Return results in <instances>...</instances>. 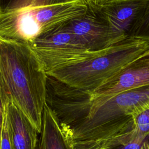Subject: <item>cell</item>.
<instances>
[{"label":"cell","instance_id":"obj_9","mask_svg":"<svg viewBox=\"0 0 149 149\" xmlns=\"http://www.w3.org/2000/svg\"><path fill=\"white\" fill-rule=\"evenodd\" d=\"M132 118L134 137L145 140L149 136V108L144 109Z\"/></svg>","mask_w":149,"mask_h":149},{"label":"cell","instance_id":"obj_6","mask_svg":"<svg viewBox=\"0 0 149 149\" xmlns=\"http://www.w3.org/2000/svg\"><path fill=\"white\" fill-rule=\"evenodd\" d=\"M63 27L73 34L81 46L88 51H98L108 47V23L101 10L87 8L83 15L68 21Z\"/></svg>","mask_w":149,"mask_h":149},{"label":"cell","instance_id":"obj_16","mask_svg":"<svg viewBox=\"0 0 149 149\" xmlns=\"http://www.w3.org/2000/svg\"><path fill=\"white\" fill-rule=\"evenodd\" d=\"M144 141V139L136 138L130 141L123 146H120L113 149H140Z\"/></svg>","mask_w":149,"mask_h":149},{"label":"cell","instance_id":"obj_1","mask_svg":"<svg viewBox=\"0 0 149 149\" xmlns=\"http://www.w3.org/2000/svg\"><path fill=\"white\" fill-rule=\"evenodd\" d=\"M47 74L27 44L0 37V91L30 119L39 133Z\"/></svg>","mask_w":149,"mask_h":149},{"label":"cell","instance_id":"obj_4","mask_svg":"<svg viewBox=\"0 0 149 149\" xmlns=\"http://www.w3.org/2000/svg\"><path fill=\"white\" fill-rule=\"evenodd\" d=\"M147 0H107L101 12L108 26V46L134 38Z\"/></svg>","mask_w":149,"mask_h":149},{"label":"cell","instance_id":"obj_7","mask_svg":"<svg viewBox=\"0 0 149 149\" xmlns=\"http://www.w3.org/2000/svg\"><path fill=\"white\" fill-rule=\"evenodd\" d=\"M6 116L13 149H35L39 132L28 116L12 102Z\"/></svg>","mask_w":149,"mask_h":149},{"label":"cell","instance_id":"obj_2","mask_svg":"<svg viewBox=\"0 0 149 149\" xmlns=\"http://www.w3.org/2000/svg\"><path fill=\"white\" fill-rule=\"evenodd\" d=\"M149 50V43L131 38L93 52L89 56L54 68L48 75L92 93L129 62Z\"/></svg>","mask_w":149,"mask_h":149},{"label":"cell","instance_id":"obj_8","mask_svg":"<svg viewBox=\"0 0 149 149\" xmlns=\"http://www.w3.org/2000/svg\"><path fill=\"white\" fill-rule=\"evenodd\" d=\"M35 149H73L51 109L44 104L41 126Z\"/></svg>","mask_w":149,"mask_h":149},{"label":"cell","instance_id":"obj_17","mask_svg":"<svg viewBox=\"0 0 149 149\" xmlns=\"http://www.w3.org/2000/svg\"><path fill=\"white\" fill-rule=\"evenodd\" d=\"M140 149H149V142L147 141H144Z\"/></svg>","mask_w":149,"mask_h":149},{"label":"cell","instance_id":"obj_14","mask_svg":"<svg viewBox=\"0 0 149 149\" xmlns=\"http://www.w3.org/2000/svg\"><path fill=\"white\" fill-rule=\"evenodd\" d=\"M10 101L0 91V141L1 133L6 113L7 107Z\"/></svg>","mask_w":149,"mask_h":149},{"label":"cell","instance_id":"obj_15","mask_svg":"<svg viewBox=\"0 0 149 149\" xmlns=\"http://www.w3.org/2000/svg\"><path fill=\"white\" fill-rule=\"evenodd\" d=\"M88 9L94 10H100L107 0H79Z\"/></svg>","mask_w":149,"mask_h":149},{"label":"cell","instance_id":"obj_12","mask_svg":"<svg viewBox=\"0 0 149 149\" xmlns=\"http://www.w3.org/2000/svg\"><path fill=\"white\" fill-rule=\"evenodd\" d=\"M0 149H13L6 116L1 133L0 141Z\"/></svg>","mask_w":149,"mask_h":149},{"label":"cell","instance_id":"obj_3","mask_svg":"<svg viewBox=\"0 0 149 149\" xmlns=\"http://www.w3.org/2000/svg\"><path fill=\"white\" fill-rule=\"evenodd\" d=\"M80 1L0 12V37L30 45L41 35L83 15Z\"/></svg>","mask_w":149,"mask_h":149},{"label":"cell","instance_id":"obj_11","mask_svg":"<svg viewBox=\"0 0 149 149\" xmlns=\"http://www.w3.org/2000/svg\"><path fill=\"white\" fill-rule=\"evenodd\" d=\"M33 0H0V12L27 8Z\"/></svg>","mask_w":149,"mask_h":149},{"label":"cell","instance_id":"obj_5","mask_svg":"<svg viewBox=\"0 0 149 149\" xmlns=\"http://www.w3.org/2000/svg\"><path fill=\"white\" fill-rule=\"evenodd\" d=\"M149 86V50L123 67L90 93L93 100H105L119 93Z\"/></svg>","mask_w":149,"mask_h":149},{"label":"cell","instance_id":"obj_10","mask_svg":"<svg viewBox=\"0 0 149 149\" xmlns=\"http://www.w3.org/2000/svg\"><path fill=\"white\" fill-rule=\"evenodd\" d=\"M134 38L149 43V0H147L145 11L135 31Z\"/></svg>","mask_w":149,"mask_h":149},{"label":"cell","instance_id":"obj_13","mask_svg":"<svg viewBox=\"0 0 149 149\" xmlns=\"http://www.w3.org/2000/svg\"><path fill=\"white\" fill-rule=\"evenodd\" d=\"M79 0H33L30 7H38V6H46L55 5H61L72 3Z\"/></svg>","mask_w":149,"mask_h":149}]
</instances>
